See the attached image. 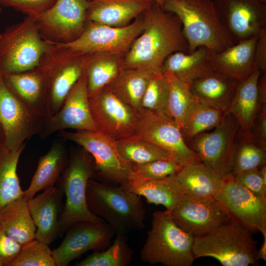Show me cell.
I'll list each match as a JSON object with an SVG mask.
<instances>
[{
	"label": "cell",
	"mask_w": 266,
	"mask_h": 266,
	"mask_svg": "<svg viewBox=\"0 0 266 266\" xmlns=\"http://www.w3.org/2000/svg\"><path fill=\"white\" fill-rule=\"evenodd\" d=\"M87 0H57L33 18L42 37L58 43L71 41L82 33L86 23Z\"/></svg>",
	"instance_id": "16"
},
{
	"label": "cell",
	"mask_w": 266,
	"mask_h": 266,
	"mask_svg": "<svg viewBox=\"0 0 266 266\" xmlns=\"http://www.w3.org/2000/svg\"><path fill=\"white\" fill-rule=\"evenodd\" d=\"M111 244L105 249L94 252L75 266H127L133 257V251L127 241V234H115Z\"/></svg>",
	"instance_id": "38"
},
{
	"label": "cell",
	"mask_w": 266,
	"mask_h": 266,
	"mask_svg": "<svg viewBox=\"0 0 266 266\" xmlns=\"http://www.w3.org/2000/svg\"><path fill=\"white\" fill-rule=\"evenodd\" d=\"M264 239L259 249H257V259L258 261L262 260L266 261V235H263Z\"/></svg>",
	"instance_id": "49"
},
{
	"label": "cell",
	"mask_w": 266,
	"mask_h": 266,
	"mask_svg": "<svg viewBox=\"0 0 266 266\" xmlns=\"http://www.w3.org/2000/svg\"><path fill=\"white\" fill-rule=\"evenodd\" d=\"M250 131L257 140L266 146V104L262 107Z\"/></svg>",
	"instance_id": "47"
},
{
	"label": "cell",
	"mask_w": 266,
	"mask_h": 266,
	"mask_svg": "<svg viewBox=\"0 0 266 266\" xmlns=\"http://www.w3.org/2000/svg\"><path fill=\"white\" fill-rule=\"evenodd\" d=\"M45 41L48 47L39 66L48 77L49 118L63 106L69 92L83 74L90 55L76 54Z\"/></svg>",
	"instance_id": "10"
},
{
	"label": "cell",
	"mask_w": 266,
	"mask_h": 266,
	"mask_svg": "<svg viewBox=\"0 0 266 266\" xmlns=\"http://www.w3.org/2000/svg\"><path fill=\"white\" fill-rule=\"evenodd\" d=\"M261 74L255 70L247 79L239 81L228 109L237 119L241 130L249 131L262 104L258 91V81Z\"/></svg>",
	"instance_id": "30"
},
{
	"label": "cell",
	"mask_w": 266,
	"mask_h": 266,
	"mask_svg": "<svg viewBox=\"0 0 266 266\" xmlns=\"http://www.w3.org/2000/svg\"><path fill=\"white\" fill-rule=\"evenodd\" d=\"M44 120L12 93L0 73V124L5 146L17 150L26 145L25 141L38 133Z\"/></svg>",
	"instance_id": "14"
},
{
	"label": "cell",
	"mask_w": 266,
	"mask_h": 266,
	"mask_svg": "<svg viewBox=\"0 0 266 266\" xmlns=\"http://www.w3.org/2000/svg\"><path fill=\"white\" fill-rule=\"evenodd\" d=\"M239 129L238 121L227 111L212 132L200 133L186 143L207 169L223 178L231 172L234 139Z\"/></svg>",
	"instance_id": "11"
},
{
	"label": "cell",
	"mask_w": 266,
	"mask_h": 266,
	"mask_svg": "<svg viewBox=\"0 0 266 266\" xmlns=\"http://www.w3.org/2000/svg\"><path fill=\"white\" fill-rule=\"evenodd\" d=\"M25 146L13 150L5 146L3 139L0 141V209L23 196L17 167Z\"/></svg>",
	"instance_id": "35"
},
{
	"label": "cell",
	"mask_w": 266,
	"mask_h": 266,
	"mask_svg": "<svg viewBox=\"0 0 266 266\" xmlns=\"http://www.w3.org/2000/svg\"><path fill=\"white\" fill-rule=\"evenodd\" d=\"M234 177L253 194L266 201V186L263 183L259 168L240 173Z\"/></svg>",
	"instance_id": "44"
},
{
	"label": "cell",
	"mask_w": 266,
	"mask_h": 266,
	"mask_svg": "<svg viewBox=\"0 0 266 266\" xmlns=\"http://www.w3.org/2000/svg\"><path fill=\"white\" fill-rule=\"evenodd\" d=\"M125 54L103 53L90 55L84 70L89 97L111 83L125 68Z\"/></svg>",
	"instance_id": "31"
},
{
	"label": "cell",
	"mask_w": 266,
	"mask_h": 266,
	"mask_svg": "<svg viewBox=\"0 0 266 266\" xmlns=\"http://www.w3.org/2000/svg\"><path fill=\"white\" fill-rule=\"evenodd\" d=\"M57 0H0L1 7L14 8L34 17L51 7Z\"/></svg>",
	"instance_id": "43"
},
{
	"label": "cell",
	"mask_w": 266,
	"mask_h": 266,
	"mask_svg": "<svg viewBox=\"0 0 266 266\" xmlns=\"http://www.w3.org/2000/svg\"><path fill=\"white\" fill-rule=\"evenodd\" d=\"M218 15L234 44L266 28V0H213Z\"/></svg>",
	"instance_id": "18"
},
{
	"label": "cell",
	"mask_w": 266,
	"mask_h": 266,
	"mask_svg": "<svg viewBox=\"0 0 266 266\" xmlns=\"http://www.w3.org/2000/svg\"><path fill=\"white\" fill-rule=\"evenodd\" d=\"M133 175L147 179H157L176 174L181 168L173 158L133 165Z\"/></svg>",
	"instance_id": "42"
},
{
	"label": "cell",
	"mask_w": 266,
	"mask_h": 266,
	"mask_svg": "<svg viewBox=\"0 0 266 266\" xmlns=\"http://www.w3.org/2000/svg\"><path fill=\"white\" fill-rule=\"evenodd\" d=\"M238 81L213 70L190 85V89L199 102L228 111Z\"/></svg>",
	"instance_id": "26"
},
{
	"label": "cell",
	"mask_w": 266,
	"mask_h": 266,
	"mask_svg": "<svg viewBox=\"0 0 266 266\" xmlns=\"http://www.w3.org/2000/svg\"><path fill=\"white\" fill-rule=\"evenodd\" d=\"M170 213L175 224L194 237L207 234L230 219L216 200H203L185 195Z\"/></svg>",
	"instance_id": "20"
},
{
	"label": "cell",
	"mask_w": 266,
	"mask_h": 266,
	"mask_svg": "<svg viewBox=\"0 0 266 266\" xmlns=\"http://www.w3.org/2000/svg\"><path fill=\"white\" fill-rule=\"evenodd\" d=\"M252 233L229 219L210 233L194 237V257H212L223 266L257 265V242Z\"/></svg>",
	"instance_id": "6"
},
{
	"label": "cell",
	"mask_w": 266,
	"mask_h": 266,
	"mask_svg": "<svg viewBox=\"0 0 266 266\" xmlns=\"http://www.w3.org/2000/svg\"><path fill=\"white\" fill-rule=\"evenodd\" d=\"M154 73L146 69L125 68L107 86L137 112L141 108L142 98Z\"/></svg>",
	"instance_id": "33"
},
{
	"label": "cell",
	"mask_w": 266,
	"mask_h": 266,
	"mask_svg": "<svg viewBox=\"0 0 266 266\" xmlns=\"http://www.w3.org/2000/svg\"><path fill=\"white\" fill-rule=\"evenodd\" d=\"M95 166L93 157L83 148L68 156L67 163L56 182L65 196L59 220V236L77 222L104 221L91 212L87 203V185L94 176Z\"/></svg>",
	"instance_id": "5"
},
{
	"label": "cell",
	"mask_w": 266,
	"mask_h": 266,
	"mask_svg": "<svg viewBox=\"0 0 266 266\" xmlns=\"http://www.w3.org/2000/svg\"><path fill=\"white\" fill-rule=\"evenodd\" d=\"M258 91L261 103L266 104V73L261 74L259 78Z\"/></svg>",
	"instance_id": "48"
},
{
	"label": "cell",
	"mask_w": 266,
	"mask_h": 266,
	"mask_svg": "<svg viewBox=\"0 0 266 266\" xmlns=\"http://www.w3.org/2000/svg\"><path fill=\"white\" fill-rule=\"evenodd\" d=\"M168 95L169 84L166 76L161 72H154L142 98L141 108L166 112Z\"/></svg>",
	"instance_id": "41"
},
{
	"label": "cell",
	"mask_w": 266,
	"mask_h": 266,
	"mask_svg": "<svg viewBox=\"0 0 266 266\" xmlns=\"http://www.w3.org/2000/svg\"><path fill=\"white\" fill-rule=\"evenodd\" d=\"M155 2H157L160 4L162 7H163L164 3L166 1V0H152ZM163 8V7H162Z\"/></svg>",
	"instance_id": "50"
},
{
	"label": "cell",
	"mask_w": 266,
	"mask_h": 266,
	"mask_svg": "<svg viewBox=\"0 0 266 266\" xmlns=\"http://www.w3.org/2000/svg\"><path fill=\"white\" fill-rule=\"evenodd\" d=\"M169 84L167 112L180 130L191 108L196 101L190 85L170 74H164Z\"/></svg>",
	"instance_id": "39"
},
{
	"label": "cell",
	"mask_w": 266,
	"mask_h": 266,
	"mask_svg": "<svg viewBox=\"0 0 266 266\" xmlns=\"http://www.w3.org/2000/svg\"><path fill=\"white\" fill-rule=\"evenodd\" d=\"M59 135L84 148L93 157L97 181L119 185L125 183L133 174V166L120 154L115 140L97 131H62Z\"/></svg>",
	"instance_id": "9"
},
{
	"label": "cell",
	"mask_w": 266,
	"mask_h": 266,
	"mask_svg": "<svg viewBox=\"0 0 266 266\" xmlns=\"http://www.w3.org/2000/svg\"><path fill=\"white\" fill-rule=\"evenodd\" d=\"M68 159L66 149L61 140L54 142L49 150L38 160L35 172L23 198L28 201L38 192L54 185L65 168Z\"/></svg>",
	"instance_id": "29"
},
{
	"label": "cell",
	"mask_w": 266,
	"mask_h": 266,
	"mask_svg": "<svg viewBox=\"0 0 266 266\" xmlns=\"http://www.w3.org/2000/svg\"><path fill=\"white\" fill-rule=\"evenodd\" d=\"M88 0V1H90V0Z\"/></svg>",
	"instance_id": "53"
},
{
	"label": "cell",
	"mask_w": 266,
	"mask_h": 266,
	"mask_svg": "<svg viewBox=\"0 0 266 266\" xmlns=\"http://www.w3.org/2000/svg\"><path fill=\"white\" fill-rule=\"evenodd\" d=\"M47 47L35 19L27 16L0 33V73H20L37 67Z\"/></svg>",
	"instance_id": "7"
},
{
	"label": "cell",
	"mask_w": 266,
	"mask_h": 266,
	"mask_svg": "<svg viewBox=\"0 0 266 266\" xmlns=\"http://www.w3.org/2000/svg\"><path fill=\"white\" fill-rule=\"evenodd\" d=\"M266 162V146L257 140L250 131L240 128L235 135L231 174L259 168Z\"/></svg>",
	"instance_id": "34"
},
{
	"label": "cell",
	"mask_w": 266,
	"mask_h": 266,
	"mask_svg": "<svg viewBox=\"0 0 266 266\" xmlns=\"http://www.w3.org/2000/svg\"><path fill=\"white\" fill-rule=\"evenodd\" d=\"M146 199L148 203L162 205L171 212L183 195L176 174L157 179H147L132 175L125 183L119 185Z\"/></svg>",
	"instance_id": "25"
},
{
	"label": "cell",
	"mask_w": 266,
	"mask_h": 266,
	"mask_svg": "<svg viewBox=\"0 0 266 266\" xmlns=\"http://www.w3.org/2000/svg\"><path fill=\"white\" fill-rule=\"evenodd\" d=\"M254 66L261 74L266 73V28L258 34L254 49Z\"/></svg>",
	"instance_id": "46"
},
{
	"label": "cell",
	"mask_w": 266,
	"mask_h": 266,
	"mask_svg": "<svg viewBox=\"0 0 266 266\" xmlns=\"http://www.w3.org/2000/svg\"><path fill=\"white\" fill-rule=\"evenodd\" d=\"M141 14L143 29L124 56L125 67L161 72L170 54L189 51L181 23L176 15L155 2Z\"/></svg>",
	"instance_id": "1"
},
{
	"label": "cell",
	"mask_w": 266,
	"mask_h": 266,
	"mask_svg": "<svg viewBox=\"0 0 266 266\" xmlns=\"http://www.w3.org/2000/svg\"><path fill=\"white\" fill-rule=\"evenodd\" d=\"M21 247L22 245L8 235L0 225V266H7Z\"/></svg>",
	"instance_id": "45"
},
{
	"label": "cell",
	"mask_w": 266,
	"mask_h": 266,
	"mask_svg": "<svg viewBox=\"0 0 266 266\" xmlns=\"http://www.w3.org/2000/svg\"><path fill=\"white\" fill-rule=\"evenodd\" d=\"M1 11H2V7H1V6L0 5V13H1Z\"/></svg>",
	"instance_id": "52"
},
{
	"label": "cell",
	"mask_w": 266,
	"mask_h": 266,
	"mask_svg": "<svg viewBox=\"0 0 266 266\" xmlns=\"http://www.w3.org/2000/svg\"><path fill=\"white\" fill-rule=\"evenodd\" d=\"M2 77L8 89L29 109L44 119L48 118V80L43 69L38 66Z\"/></svg>",
	"instance_id": "22"
},
{
	"label": "cell",
	"mask_w": 266,
	"mask_h": 266,
	"mask_svg": "<svg viewBox=\"0 0 266 266\" xmlns=\"http://www.w3.org/2000/svg\"><path fill=\"white\" fill-rule=\"evenodd\" d=\"M60 245L52 251L56 266H66L90 250L101 251L112 243L115 233L104 221H82L70 226Z\"/></svg>",
	"instance_id": "17"
},
{
	"label": "cell",
	"mask_w": 266,
	"mask_h": 266,
	"mask_svg": "<svg viewBox=\"0 0 266 266\" xmlns=\"http://www.w3.org/2000/svg\"><path fill=\"white\" fill-rule=\"evenodd\" d=\"M67 129L98 131L90 110L84 73L69 92L60 109L44 120L38 134L45 138Z\"/></svg>",
	"instance_id": "19"
},
{
	"label": "cell",
	"mask_w": 266,
	"mask_h": 266,
	"mask_svg": "<svg viewBox=\"0 0 266 266\" xmlns=\"http://www.w3.org/2000/svg\"><path fill=\"white\" fill-rule=\"evenodd\" d=\"M211 52L205 46H200L191 53L175 52L166 59L161 72L172 74L190 85L214 70L210 62Z\"/></svg>",
	"instance_id": "27"
},
{
	"label": "cell",
	"mask_w": 266,
	"mask_h": 266,
	"mask_svg": "<svg viewBox=\"0 0 266 266\" xmlns=\"http://www.w3.org/2000/svg\"><path fill=\"white\" fill-rule=\"evenodd\" d=\"M176 175L183 195L203 200H215L223 182V178L201 162L182 166Z\"/></svg>",
	"instance_id": "28"
},
{
	"label": "cell",
	"mask_w": 266,
	"mask_h": 266,
	"mask_svg": "<svg viewBox=\"0 0 266 266\" xmlns=\"http://www.w3.org/2000/svg\"><path fill=\"white\" fill-rule=\"evenodd\" d=\"M115 142L121 156L132 165L173 158L168 151L134 134Z\"/></svg>",
	"instance_id": "36"
},
{
	"label": "cell",
	"mask_w": 266,
	"mask_h": 266,
	"mask_svg": "<svg viewBox=\"0 0 266 266\" xmlns=\"http://www.w3.org/2000/svg\"><path fill=\"white\" fill-rule=\"evenodd\" d=\"M227 111L196 100L181 129L185 142L200 133L215 128Z\"/></svg>",
	"instance_id": "37"
},
{
	"label": "cell",
	"mask_w": 266,
	"mask_h": 266,
	"mask_svg": "<svg viewBox=\"0 0 266 266\" xmlns=\"http://www.w3.org/2000/svg\"><path fill=\"white\" fill-rule=\"evenodd\" d=\"M152 0H92L88 1L86 22L121 27L130 23L154 2Z\"/></svg>",
	"instance_id": "23"
},
{
	"label": "cell",
	"mask_w": 266,
	"mask_h": 266,
	"mask_svg": "<svg viewBox=\"0 0 266 266\" xmlns=\"http://www.w3.org/2000/svg\"><path fill=\"white\" fill-rule=\"evenodd\" d=\"M141 197L121 185L92 179L87 185L89 209L107 223L115 234H127L130 231L144 229L146 211Z\"/></svg>",
	"instance_id": "3"
},
{
	"label": "cell",
	"mask_w": 266,
	"mask_h": 266,
	"mask_svg": "<svg viewBox=\"0 0 266 266\" xmlns=\"http://www.w3.org/2000/svg\"><path fill=\"white\" fill-rule=\"evenodd\" d=\"M63 196V192L53 185L28 201L36 227L34 239L49 245L59 236V220L64 207Z\"/></svg>",
	"instance_id": "21"
},
{
	"label": "cell",
	"mask_w": 266,
	"mask_h": 266,
	"mask_svg": "<svg viewBox=\"0 0 266 266\" xmlns=\"http://www.w3.org/2000/svg\"><path fill=\"white\" fill-rule=\"evenodd\" d=\"M7 266H56V264L49 245L33 239L22 245Z\"/></svg>",
	"instance_id": "40"
},
{
	"label": "cell",
	"mask_w": 266,
	"mask_h": 266,
	"mask_svg": "<svg viewBox=\"0 0 266 266\" xmlns=\"http://www.w3.org/2000/svg\"><path fill=\"white\" fill-rule=\"evenodd\" d=\"M134 135L168 151L182 166L201 162L187 146L180 128L167 112L140 109Z\"/></svg>",
	"instance_id": "12"
},
{
	"label": "cell",
	"mask_w": 266,
	"mask_h": 266,
	"mask_svg": "<svg viewBox=\"0 0 266 266\" xmlns=\"http://www.w3.org/2000/svg\"><path fill=\"white\" fill-rule=\"evenodd\" d=\"M162 7L176 15L181 22L189 53L200 46L218 53L234 44L213 0H166Z\"/></svg>",
	"instance_id": "2"
},
{
	"label": "cell",
	"mask_w": 266,
	"mask_h": 266,
	"mask_svg": "<svg viewBox=\"0 0 266 266\" xmlns=\"http://www.w3.org/2000/svg\"><path fill=\"white\" fill-rule=\"evenodd\" d=\"M89 101L98 131L114 140L134 134L137 112L107 86L89 97Z\"/></svg>",
	"instance_id": "15"
},
{
	"label": "cell",
	"mask_w": 266,
	"mask_h": 266,
	"mask_svg": "<svg viewBox=\"0 0 266 266\" xmlns=\"http://www.w3.org/2000/svg\"><path fill=\"white\" fill-rule=\"evenodd\" d=\"M194 236L179 228L169 211H156L152 214L151 228L140 251L141 260L150 265L191 266Z\"/></svg>",
	"instance_id": "4"
},
{
	"label": "cell",
	"mask_w": 266,
	"mask_h": 266,
	"mask_svg": "<svg viewBox=\"0 0 266 266\" xmlns=\"http://www.w3.org/2000/svg\"><path fill=\"white\" fill-rule=\"evenodd\" d=\"M0 225L8 235L21 245L35 238L36 227L28 201L23 197L0 209Z\"/></svg>",
	"instance_id": "32"
},
{
	"label": "cell",
	"mask_w": 266,
	"mask_h": 266,
	"mask_svg": "<svg viewBox=\"0 0 266 266\" xmlns=\"http://www.w3.org/2000/svg\"><path fill=\"white\" fill-rule=\"evenodd\" d=\"M215 200L230 219L252 233L266 235V201L253 194L230 173L223 178Z\"/></svg>",
	"instance_id": "13"
},
{
	"label": "cell",
	"mask_w": 266,
	"mask_h": 266,
	"mask_svg": "<svg viewBox=\"0 0 266 266\" xmlns=\"http://www.w3.org/2000/svg\"><path fill=\"white\" fill-rule=\"evenodd\" d=\"M3 139V133L0 124V141Z\"/></svg>",
	"instance_id": "51"
},
{
	"label": "cell",
	"mask_w": 266,
	"mask_h": 266,
	"mask_svg": "<svg viewBox=\"0 0 266 266\" xmlns=\"http://www.w3.org/2000/svg\"><path fill=\"white\" fill-rule=\"evenodd\" d=\"M144 21L141 14L130 24L121 27L86 22L83 32L75 39L66 43L48 41L57 47L78 55L103 53L125 54L142 33Z\"/></svg>",
	"instance_id": "8"
},
{
	"label": "cell",
	"mask_w": 266,
	"mask_h": 266,
	"mask_svg": "<svg viewBox=\"0 0 266 266\" xmlns=\"http://www.w3.org/2000/svg\"><path fill=\"white\" fill-rule=\"evenodd\" d=\"M258 36L239 41L220 52H211L210 62L214 70L238 81L247 79L255 70L254 52Z\"/></svg>",
	"instance_id": "24"
}]
</instances>
